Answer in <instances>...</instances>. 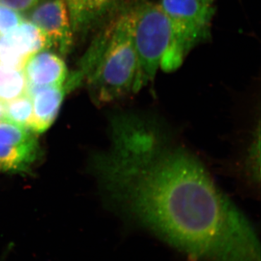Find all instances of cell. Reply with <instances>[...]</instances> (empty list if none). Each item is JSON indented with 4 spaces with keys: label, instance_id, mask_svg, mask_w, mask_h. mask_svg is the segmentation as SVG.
Instances as JSON below:
<instances>
[{
    "label": "cell",
    "instance_id": "1",
    "mask_svg": "<svg viewBox=\"0 0 261 261\" xmlns=\"http://www.w3.org/2000/svg\"><path fill=\"white\" fill-rule=\"evenodd\" d=\"M111 145L92 158L105 205L194 261H260L256 231L162 119L110 117Z\"/></svg>",
    "mask_w": 261,
    "mask_h": 261
},
{
    "label": "cell",
    "instance_id": "2",
    "mask_svg": "<svg viewBox=\"0 0 261 261\" xmlns=\"http://www.w3.org/2000/svg\"><path fill=\"white\" fill-rule=\"evenodd\" d=\"M137 63L130 7L120 9L101 27L77 72L98 106L138 93Z\"/></svg>",
    "mask_w": 261,
    "mask_h": 261
},
{
    "label": "cell",
    "instance_id": "3",
    "mask_svg": "<svg viewBox=\"0 0 261 261\" xmlns=\"http://www.w3.org/2000/svg\"><path fill=\"white\" fill-rule=\"evenodd\" d=\"M137 56L138 92L153 82L171 37V24L159 3L143 1L130 7Z\"/></svg>",
    "mask_w": 261,
    "mask_h": 261
},
{
    "label": "cell",
    "instance_id": "4",
    "mask_svg": "<svg viewBox=\"0 0 261 261\" xmlns=\"http://www.w3.org/2000/svg\"><path fill=\"white\" fill-rule=\"evenodd\" d=\"M171 24L169 46L161 62L166 72L177 70L192 48L210 35L214 8L200 0H160Z\"/></svg>",
    "mask_w": 261,
    "mask_h": 261
},
{
    "label": "cell",
    "instance_id": "5",
    "mask_svg": "<svg viewBox=\"0 0 261 261\" xmlns=\"http://www.w3.org/2000/svg\"><path fill=\"white\" fill-rule=\"evenodd\" d=\"M50 48L44 33L32 22L22 21L0 37V63L23 70L29 58Z\"/></svg>",
    "mask_w": 261,
    "mask_h": 261
},
{
    "label": "cell",
    "instance_id": "6",
    "mask_svg": "<svg viewBox=\"0 0 261 261\" xmlns=\"http://www.w3.org/2000/svg\"><path fill=\"white\" fill-rule=\"evenodd\" d=\"M31 22L45 34L50 47L62 56L68 54L73 47L74 35L65 0H44L32 8Z\"/></svg>",
    "mask_w": 261,
    "mask_h": 261
},
{
    "label": "cell",
    "instance_id": "7",
    "mask_svg": "<svg viewBox=\"0 0 261 261\" xmlns=\"http://www.w3.org/2000/svg\"><path fill=\"white\" fill-rule=\"evenodd\" d=\"M73 35L84 37L119 10L120 0H65Z\"/></svg>",
    "mask_w": 261,
    "mask_h": 261
},
{
    "label": "cell",
    "instance_id": "8",
    "mask_svg": "<svg viewBox=\"0 0 261 261\" xmlns=\"http://www.w3.org/2000/svg\"><path fill=\"white\" fill-rule=\"evenodd\" d=\"M242 152L236 162L232 163L231 173L244 189L254 197L260 195V119L252 126Z\"/></svg>",
    "mask_w": 261,
    "mask_h": 261
},
{
    "label": "cell",
    "instance_id": "9",
    "mask_svg": "<svg viewBox=\"0 0 261 261\" xmlns=\"http://www.w3.org/2000/svg\"><path fill=\"white\" fill-rule=\"evenodd\" d=\"M23 72L27 88L64 86L68 77L63 60L46 49L33 55L25 63Z\"/></svg>",
    "mask_w": 261,
    "mask_h": 261
},
{
    "label": "cell",
    "instance_id": "10",
    "mask_svg": "<svg viewBox=\"0 0 261 261\" xmlns=\"http://www.w3.org/2000/svg\"><path fill=\"white\" fill-rule=\"evenodd\" d=\"M65 88L66 86L27 88V94L32 98L33 104L31 130L42 133L50 127L59 112Z\"/></svg>",
    "mask_w": 261,
    "mask_h": 261
},
{
    "label": "cell",
    "instance_id": "11",
    "mask_svg": "<svg viewBox=\"0 0 261 261\" xmlns=\"http://www.w3.org/2000/svg\"><path fill=\"white\" fill-rule=\"evenodd\" d=\"M37 144L28 147H16L0 144V170L23 171L35 161Z\"/></svg>",
    "mask_w": 261,
    "mask_h": 261
},
{
    "label": "cell",
    "instance_id": "12",
    "mask_svg": "<svg viewBox=\"0 0 261 261\" xmlns=\"http://www.w3.org/2000/svg\"><path fill=\"white\" fill-rule=\"evenodd\" d=\"M27 82L23 70L0 63V101L5 103L27 94Z\"/></svg>",
    "mask_w": 261,
    "mask_h": 261
},
{
    "label": "cell",
    "instance_id": "13",
    "mask_svg": "<svg viewBox=\"0 0 261 261\" xmlns=\"http://www.w3.org/2000/svg\"><path fill=\"white\" fill-rule=\"evenodd\" d=\"M29 130L8 120H3L0 121V144L16 147L36 145L35 137Z\"/></svg>",
    "mask_w": 261,
    "mask_h": 261
},
{
    "label": "cell",
    "instance_id": "14",
    "mask_svg": "<svg viewBox=\"0 0 261 261\" xmlns=\"http://www.w3.org/2000/svg\"><path fill=\"white\" fill-rule=\"evenodd\" d=\"M5 119L31 130L33 121L32 98L25 94L6 102Z\"/></svg>",
    "mask_w": 261,
    "mask_h": 261
},
{
    "label": "cell",
    "instance_id": "15",
    "mask_svg": "<svg viewBox=\"0 0 261 261\" xmlns=\"http://www.w3.org/2000/svg\"><path fill=\"white\" fill-rule=\"evenodd\" d=\"M23 21L18 12L0 5V36L9 32Z\"/></svg>",
    "mask_w": 261,
    "mask_h": 261
},
{
    "label": "cell",
    "instance_id": "16",
    "mask_svg": "<svg viewBox=\"0 0 261 261\" xmlns=\"http://www.w3.org/2000/svg\"><path fill=\"white\" fill-rule=\"evenodd\" d=\"M39 0H0V5L17 12H27L39 3Z\"/></svg>",
    "mask_w": 261,
    "mask_h": 261
},
{
    "label": "cell",
    "instance_id": "17",
    "mask_svg": "<svg viewBox=\"0 0 261 261\" xmlns=\"http://www.w3.org/2000/svg\"><path fill=\"white\" fill-rule=\"evenodd\" d=\"M6 116V103L0 101V121L5 120Z\"/></svg>",
    "mask_w": 261,
    "mask_h": 261
},
{
    "label": "cell",
    "instance_id": "18",
    "mask_svg": "<svg viewBox=\"0 0 261 261\" xmlns=\"http://www.w3.org/2000/svg\"><path fill=\"white\" fill-rule=\"evenodd\" d=\"M200 1L202 2V3H207V4L212 5L213 2L214 0H200Z\"/></svg>",
    "mask_w": 261,
    "mask_h": 261
},
{
    "label": "cell",
    "instance_id": "19",
    "mask_svg": "<svg viewBox=\"0 0 261 261\" xmlns=\"http://www.w3.org/2000/svg\"><path fill=\"white\" fill-rule=\"evenodd\" d=\"M0 261H3V259H0Z\"/></svg>",
    "mask_w": 261,
    "mask_h": 261
}]
</instances>
